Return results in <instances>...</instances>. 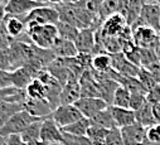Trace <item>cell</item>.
<instances>
[{
  "label": "cell",
  "mask_w": 160,
  "mask_h": 145,
  "mask_svg": "<svg viewBox=\"0 0 160 145\" xmlns=\"http://www.w3.org/2000/svg\"><path fill=\"white\" fill-rule=\"evenodd\" d=\"M110 112L117 128H124L136 122L135 120V111L129 107H118L113 105H108Z\"/></svg>",
  "instance_id": "9a60e30c"
},
{
  "label": "cell",
  "mask_w": 160,
  "mask_h": 145,
  "mask_svg": "<svg viewBox=\"0 0 160 145\" xmlns=\"http://www.w3.org/2000/svg\"><path fill=\"white\" fill-rule=\"evenodd\" d=\"M139 54H140V67H148L149 64L158 61L154 48H141V47H139Z\"/></svg>",
  "instance_id": "836d02e7"
},
{
  "label": "cell",
  "mask_w": 160,
  "mask_h": 145,
  "mask_svg": "<svg viewBox=\"0 0 160 145\" xmlns=\"http://www.w3.org/2000/svg\"><path fill=\"white\" fill-rule=\"evenodd\" d=\"M48 5L39 0H8L4 5V13L9 15H19L24 17L29 12H32L35 8Z\"/></svg>",
  "instance_id": "ba28073f"
},
{
  "label": "cell",
  "mask_w": 160,
  "mask_h": 145,
  "mask_svg": "<svg viewBox=\"0 0 160 145\" xmlns=\"http://www.w3.org/2000/svg\"><path fill=\"white\" fill-rule=\"evenodd\" d=\"M136 77H138V80L140 81V83L144 86V88L146 90V92L156 85V82H155V80H154V77H152V75L150 73V71H149L148 68H145V67H140V68H139V72H138Z\"/></svg>",
  "instance_id": "1f68e13d"
},
{
  "label": "cell",
  "mask_w": 160,
  "mask_h": 145,
  "mask_svg": "<svg viewBox=\"0 0 160 145\" xmlns=\"http://www.w3.org/2000/svg\"><path fill=\"white\" fill-rule=\"evenodd\" d=\"M25 93H27V97H29V98H46L47 97V86L39 78L35 77L25 87Z\"/></svg>",
  "instance_id": "603a6c76"
},
{
  "label": "cell",
  "mask_w": 160,
  "mask_h": 145,
  "mask_svg": "<svg viewBox=\"0 0 160 145\" xmlns=\"http://www.w3.org/2000/svg\"><path fill=\"white\" fill-rule=\"evenodd\" d=\"M62 136H63V145H92L90 139L86 135H72L68 132L62 131Z\"/></svg>",
  "instance_id": "d6a6232c"
},
{
  "label": "cell",
  "mask_w": 160,
  "mask_h": 145,
  "mask_svg": "<svg viewBox=\"0 0 160 145\" xmlns=\"http://www.w3.org/2000/svg\"><path fill=\"white\" fill-rule=\"evenodd\" d=\"M38 120H43L42 118H35L30 115L28 111L22 110L17 114H14L5 124L0 126V135L3 136H9L13 134H20L25 128H28L32 122L38 121Z\"/></svg>",
  "instance_id": "7a4b0ae2"
},
{
  "label": "cell",
  "mask_w": 160,
  "mask_h": 145,
  "mask_svg": "<svg viewBox=\"0 0 160 145\" xmlns=\"http://www.w3.org/2000/svg\"><path fill=\"white\" fill-rule=\"evenodd\" d=\"M91 68L95 72H97V73H106V72H108L110 69H112L111 54H108L106 52L93 54L92 61H91Z\"/></svg>",
  "instance_id": "44dd1931"
},
{
  "label": "cell",
  "mask_w": 160,
  "mask_h": 145,
  "mask_svg": "<svg viewBox=\"0 0 160 145\" xmlns=\"http://www.w3.org/2000/svg\"><path fill=\"white\" fill-rule=\"evenodd\" d=\"M25 145H51V144L47 141H43V140H37V141H32V142H25Z\"/></svg>",
  "instance_id": "7bdbcfd3"
},
{
  "label": "cell",
  "mask_w": 160,
  "mask_h": 145,
  "mask_svg": "<svg viewBox=\"0 0 160 145\" xmlns=\"http://www.w3.org/2000/svg\"><path fill=\"white\" fill-rule=\"evenodd\" d=\"M78 98H81V87L78 80H69L62 86L59 102L61 105H73Z\"/></svg>",
  "instance_id": "2e32d148"
},
{
  "label": "cell",
  "mask_w": 160,
  "mask_h": 145,
  "mask_svg": "<svg viewBox=\"0 0 160 145\" xmlns=\"http://www.w3.org/2000/svg\"><path fill=\"white\" fill-rule=\"evenodd\" d=\"M41 125H42V120H38V121L32 122L28 128H25L19 134L20 139L24 142H32V141L41 140Z\"/></svg>",
  "instance_id": "484cf974"
},
{
  "label": "cell",
  "mask_w": 160,
  "mask_h": 145,
  "mask_svg": "<svg viewBox=\"0 0 160 145\" xmlns=\"http://www.w3.org/2000/svg\"><path fill=\"white\" fill-rule=\"evenodd\" d=\"M10 77H12V85L25 90V87L29 85V82L35 78V73L27 66H22L19 68H15L10 71Z\"/></svg>",
  "instance_id": "e0dca14e"
},
{
  "label": "cell",
  "mask_w": 160,
  "mask_h": 145,
  "mask_svg": "<svg viewBox=\"0 0 160 145\" xmlns=\"http://www.w3.org/2000/svg\"><path fill=\"white\" fill-rule=\"evenodd\" d=\"M25 33L32 43L41 48L51 49L58 38V30L56 24H35L28 23L25 25Z\"/></svg>",
  "instance_id": "6da1fadb"
},
{
  "label": "cell",
  "mask_w": 160,
  "mask_h": 145,
  "mask_svg": "<svg viewBox=\"0 0 160 145\" xmlns=\"http://www.w3.org/2000/svg\"><path fill=\"white\" fill-rule=\"evenodd\" d=\"M90 120V124L92 126H98V128H102V129H107V130H111L113 128H117L113 119H112V115L110 112V108L108 106L105 108V110L97 112L96 115H93L92 118L88 119Z\"/></svg>",
  "instance_id": "ffe728a7"
},
{
  "label": "cell",
  "mask_w": 160,
  "mask_h": 145,
  "mask_svg": "<svg viewBox=\"0 0 160 145\" xmlns=\"http://www.w3.org/2000/svg\"><path fill=\"white\" fill-rule=\"evenodd\" d=\"M56 27H57V30H58V37L59 38H63V39H68V41H72L74 42L77 35H78V32L79 29L68 24V23H64V22H61L58 20L56 23Z\"/></svg>",
  "instance_id": "83f0119b"
},
{
  "label": "cell",
  "mask_w": 160,
  "mask_h": 145,
  "mask_svg": "<svg viewBox=\"0 0 160 145\" xmlns=\"http://www.w3.org/2000/svg\"><path fill=\"white\" fill-rule=\"evenodd\" d=\"M73 105L87 119H90L93 115H96L97 112L105 110V108L108 106V103L101 97H81Z\"/></svg>",
  "instance_id": "52a82bcc"
},
{
  "label": "cell",
  "mask_w": 160,
  "mask_h": 145,
  "mask_svg": "<svg viewBox=\"0 0 160 145\" xmlns=\"http://www.w3.org/2000/svg\"><path fill=\"white\" fill-rule=\"evenodd\" d=\"M107 129H102L98 126H90L87 130L86 136L90 139L92 145H105L106 135H107Z\"/></svg>",
  "instance_id": "f1b7e54d"
},
{
  "label": "cell",
  "mask_w": 160,
  "mask_h": 145,
  "mask_svg": "<svg viewBox=\"0 0 160 145\" xmlns=\"http://www.w3.org/2000/svg\"><path fill=\"white\" fill-rule=\"evenodd\" d=\"M146 140L160 145V124H154L146 128Z\"/></svg>",
  "instance_id": "d590c367"
},
{
  "label": "cell",
  "mask_w": 160,
  "mask_h": 145,
  "mask_svg": "<svg viewBox=\"0 0 160 145\" xmlns=\"http://www.w3.org/2000/svg\"><path fill=\"white\" fill-rule=\"evenodd\" d=\"M105 145H125L118 128H113V129L107 131Z\"/></svg>",
  "instance_id": "e575fe53"
},
{
  "label": "cell",
  "mask_w": 160,
  "mask_h": 145,
  "mask_svg": "<svg viewBox=\"0 0 160 145\" xmlns=\"http://www.w3.org/2000/svg\"><path fill=\"white\" fill-rule=\"evenodd\" d=\"M5 136H3V135H0V145H5Z\"/></svg>",
  "instance_id": "f6af8a7d"
},
{
  "label": "cell",
  "mask_w": 160,
  "mask_h": 145,
  "mask_svg": "<svg viewBox=\"0 0 160 145\" xmlns=\"http://www.w3.org/2000/svg\"><path fill=\"white\" fill-rule=\"evenodd\" d=\"M146 102H149L150 105L160 102V85L159 83H156L152 88H150L146 92Z\"/></svg>",
  "instance_id": "74e56055"
},
{
  "label": "cell",
  "mask_w": 160,
  "mask_h": 145,
  "mask_svg": "<svg viewBox=\"0 0 160 145\" xmlns=\"http://www.w3.org/2000/svg\"><path fill=\"white\" fill-rule=\"evenodd\" d=\"M145 103H146V93H131L129 108L136 111Z\"/></svg>",
  "instance_id": "8d00e7d4"
},
{
  "label": "cell",
  "mask_w": 160,
  "mask_h": 145,
  "mask_svg": "<svg viewBox=\"0 0 160 145\" xmlns=\"http://www.w3.org/2000/svg\"><path fill=\"white\" fill-rule=\"evenodd\" d=\"M135 120H136V122H139L140 125H142L145 128H149V126L156 124L154 120V116H152L151 105L149 102H146L139 110L135 111Z\"/></svg>",
  "instance_id": "cb8c5ba5"
},
{
  "label": "cell",
  "mask_w": 160,
  "mask_h": 145,
  "mask_svg": "<svg viewBox=\"0 0 160 145\" xmlns=\"http://www.w3.org/2000/svg\"><path fill=\"white\" fill-rule=\"evenodd\" d=\"M126 25H128V23H126L125 17L122 14H120V13H115V14L110 15L108 18H106L102 22V25L98 30L102 35H107V37H117V35L125 29Z\"/></svg>",
  "instance_id": "8fae6325"
},
{
  "label": "cell",
  "mask_w": 160,
  "mask_h": 145,
  "mask_svg": "<svg viewBox=\"0 0 160 145\" xmlns=\"http://www.w3.org/2000/svg\"><path fill=\"white\" fill-rule=\"evenodd\" d=\"M158 37H159V42H160V30L158 32Z\"/></svg>",
  "instance_id": "f907efd6"
},
{
  "label": "cell",
  "mask_w": 160,
  "mask_h": 145,
  "mask_svg": "<svg viewBox=\"0 0 160 145\" xmlns=\"http://www.w3.org/2000/svg\"><path fill=\"white\" fill-rule=\"evenodd\" d=\"M51 116L59 128L67 126V125L77 121L78 119L83 118L81 111H79L74 105H59L52 111Z\"/></svg>",
  "instance_id": "8992f818"
},
{
  "label": "cell",
  "mask_w": 160,
  "mask_h": 145,
  "mask_svg": "<svg viewBox=\"0 0 160 145\" xmlns=\"http://www.w3.org/2000/svg\"><path fill=\"white\" fill-rule=\"evenodd\" d=\"M103 0H78L76 3H72L79 8L85 9L86 12L91 13L92 15L95 17H98V13H100V8H101V4H102Z\"/></svg>",
  "instance_id": "4dcf8cb0"
},
{
  "label": "cell",
  "mask_w": 160,
  "mask_h": 145,
  "mask_svg": "<svg viewBox=\"0 0 160 145\" xmlns=\"http://www.w3.org/2000/svg\"><path fill=\"white\" fill-rule=\"evenodd\" d=\"M56 145H63V144H56Z\"/></svg>",
  "instance_id": "f5cc1de1"
},
{
  "label": "cell",
  "mask_w": 160,
  "mask_h": 145,
  "mask_svg": "<svg viewBox=\"0 0 160 145\" xmlns=\"http://www.w3.org/2000/svg\"><path fill=\"white\" fill-rule=\"evenodd\" d=\"M7 2H8V0H0V7H4L7 4Z\"/></svg>",
  "instance_id": "7dc6e473"
},
{
  "label": "cell",
  "mask_w": 160,
  "mask_h": 145,
  "mask_svg": "<svg viewBox=\"0 0 160 145\" xmlns=\"http://www.w3.org/2000/svg\"><path fill=\"white\" fill-rule=\"evenodd\" d=\"M149 3H155V4L160 5V0H149Z\"/></svg>",
  "instance_id": "c3c4849f"
},
{
  "label": "cell",
  "mask_w": 160,
  "mask_h": 145,
  "mask_svg": "<svg viewBox=\"0 0 160 145\" xmlns=\"http://www.w3.org/2000/svg\"><path fill=\"white\" fill-rule=\"evenodd\" d=\"M95 32L92 28H83L79 29L78 35L74 41L76 48L78 53H90L93 54L95 46H96V37H95Z\"/></svg>",
  "instance_id": "5bb4252c"
},
{
  "label": "cell",
  "mask_w": 160,
  "mask_h": 145,
  "mask_svg": "<svg viewBox=\"0 0 160 145\" xmlns=\"http://www.w3.org/2000/svg\"><path fill=\"white\" fill-rule=\"evenodd\" d=\"M23 110V102H0V126Z\"/></svg>",
  "instance_id": "7402d4cb"
},
{
  "label": "cell",
  "mask_w": 160,
  "mask_h": 145,
  "mask_svg": "<svg viewBox=\"0 0 160 145\" xmlns=\"http://www.w3.org/2000/svg\"><path fill=\"white\" fill-rule=\"evenodd\" d=\"M151 110H152V116L156 124H160V102L151 105Z\"/></svg>",
  "instance_id": "60d3db41"
},
{
  "label": "cell",
  "mask_w": 160,
  "mask_h": 145,
  "mask_svg": "<svg viewBox=\"0 0 160 145\" xmlns=\"http://www.w3.org/2000/svg\"><path fill=\"white\" fill-rule=\"evenodd\" d=\"M130 28L132 32V39L135 46L141 48H155L156 44L159 43L158 32L154 30L152 28L144 24L134 25Z\"/></svg>",
  "instance_id": "277c9868"
},
{
  "label": "cell",
  "mask_w": 160,
  "mask_h": 145,
  "mask_svg": "<svg viewBox=\"0 0 160 145\" xmlns=\"http://www.w3.org/2000/svg\"><path fill=\"white\" fill-rule=\"evenodd\" d=\"M39 2H43V3H46V4H48V5L54 7V5L62 4V3L64 2V0H39Z\"/></svg>",
  "instance_id": "b9f144b4"
},
{
  "label": "cell",
  "mask_w": 160,
  "mask_h": 145,
  "mask_svg": "<svg viewBox=\"0 0 160 145\" xmlns=\"http://www.w3.org/2000/svg\"><path fill=\"white\" fill-rule=\"evenodd\" d=\"M51 145H56V144H51Z\"/></svg>",
  "instance_id": "db71d44e"
},
{
  "label": "cell",
  "mask_w": 160,
  "mask_h": 145,
  "mask_svg": "<svg viewBox=\"0 0 160 145\" xmlns=\"http://www.w3.org/2000/svg\"><path fill=\"white\" fill-rule=\"evenodd\" d=\"M145 68H148L149 71H150V73L152 75V77H154V80H155V82L156 83H159L160 85V62H154V63H151V64H149L148 67H145Z\"/></svg>",
  "instance_id": "ab89813d"
},
{
  "label": "cell",
  "mask_w": 160,
  "mask_h": 145,
  "mask_svg": "<svg viewBox=\"0 0 160 145\" xmlns=\"http://www.w3.org/2000/svg\"><path fill=\"white\" fill-rule=\"evenodd\" d=\"M139 145H158V144H152V142H150V141L145 140L144 142H141V144H139Z\"/></svg>",
  "instance_id": "bcb514c9"
},
{
  "label": "cell",
  "mask_w": 160,
  "mask_h": 145,
  "mask_svg": "<svg viewBox=\"0 0 160 145\" xmlns=\"http://www.w3.org/2000/svg\"><path fill=\"white\" fill-rule=\"evenodd\" d=\"M52 52L57 58H73L78 54V51L76 48L74 42L63 39V38H57L54 44L52 46Z\"/></svg>",
  "instance_id": "ac0fdd59"
},
{
  "label": "cell",
  "mask_w": 160,
  "mask_h": 145,
  "mask_svg": "<svg viewBox=\"0 0 160 145\" xmlns=\"http://www.w3.org/2000/svg\"><path fill=\"white\" fill-rule=\"evenodd\" d=\"M111 66L115 72L124 77H136L140 68L132 62H130L122 52L111 54Z\"/></svg>",
  "instance_id": "9c48e42d"
},
{
  "label": "cell",
  "mask_w": 160,
  "mask_h": 145,
  "mask_svg": "<svg viewBox=\"0 0 160 145\" xmlns=\"http://www.w3.org/2000/svg\"><path fill=\"white\" fill-rule=\"evenodd\" d=\"M142 3H149V0H141Z\"/></svg>",
  "instance_id": "816d5d0a"
},
{
  "label": "cell",
  "mask_w": 160,
  "mask_h": 145,
  "mask_svg": "<svg viewBox=\"0 0 160 145\" xmlns=\"http://www.w3.org/2000/svg\"><path fill=\"white\" fill-rule=\"evenodd\" d=\"M4 29L5 33L12 38H19L25 32V23L19 15H4Z\"/></svg>",
  "instance_id": "d6986e66"
},
{
  "label": "cell",
  "mask_w": 160,
  "mask_h": 145,
  "mask_svg": "<svg viewBox=\"0 0 160 145\" xmlns=\"http://www.w3.org/2000/svg\"><path fill=\"white\" fill-rule=\"evenodd\" d=\"M140 24L148 25L154 30L159 32L160 30V5L155 3H144L140 9L138 20L131 27L140 25Z\"/></svg>",
  "instance_id": "5b68a950"
},
{
  "label": "cell",
  "mask_w": 160,
  "mask_h": 145,
  "mask_svg": "<svg viewBox=\"0 0 160 145\" xmlns=\"http://www.w3.org/2000/svg\"><path fill=\"white\" fill-rule=\"evenodd\" d=\"M91 126L90 124V120L87 118H81V119H78L77 121L67 125V126H63L61 128L62 131L64 132H68V134H72V135H86L87 134V130L88 128Z\"/></svg>",
  "instance_id": "d4e9b609"
},
{
  "label": "cell",
  "mask_w": 160,
  "mask_h": 145,
  "mask_svg": "<svg viewBox=\"0 0 160 145\" xmlns=\"http://www.w3.org/2000/svg\"><path fill=\"white\" fill-rule=\"evenodd\" d=\"M41 140L49 144H62L63 136L61 128L54 122L52 116H48L42 120L41 125Z\"/></svg>",
  "instance_id": "4fadbf2b"
},
{
  "label": "cell",
  "mask_w": 160,
  "mask_h": 145,
  "mask_svg": "<svg viewBox=\"0 0 160 145\" xmlns=\"http://www.w3.org/2000/svg\"><path fill=\"white\" fill-rule=\"evenodd\" d=\"M76 2H78V0H64L63 3H76Z\"/></svg>",
  "instance_id": "681fc988"
},
{
  "label": "cell",
  "mask_w": 160,
  "mask_h": 145,
  "mask_svg": "<svg viewBox=\"0 0 160 145\" xmlns=\"http://www.w3.org/2000/svg\"><path fill=\"white\" fill-rule=\"evenodd\" d=\"M23 110L28 111L35 118L46 119L52 115V107L46 98H29L27 97L23 102Z\"/></svg>",
  "instance_id": "7c38bea8"
},
{
  "label": "cell",
  "mask_w": 160,
  "mask_h": 145,
  "mask_svg": "<svg viewBox=\"0 0 160 145\" xmlns=\"http://www.w3.org/2000/svg\"><path fill=\"white\" fill-rule=\"evenodd\" d=\"M12 85V77L10 71H5L0 68V88H4Z\"/></svg>",
  "instance_id": "f35d334b"
},
{
  "label": "cell",
  "mask_w": 160,
  "mask_h": 145,
  "mask_svg": "<svg viewBox=\"0 0 160 145\" xmlns=\"http://www.w3.org/2000/svg\"><path fill=\"white\" fill-rule=\"evenodd\" d=\"M155 49V54H156V58H158V62H160V42L156 44V47L154 48Z\"/></svg>",
  "instance_id": "ee69618b"
},
{
  "label": "cell",
  "mask_w": 160,
  "mask_h": 145,
  "mask_svg": "<svg viewBox=\"0 0 160 145\" xmlns=\"http://www.w3.org/2000/svg\"><path fill=\"white\" fill-rule=\"evenodd\" d=\"M130 97H131L130 91L126 87L118 85L117 88L113 92L111 105L118 106V107H129V105H130Z\"/></svg>",
  "instance_id": "4316f807"
},
{
  "label": "cell",
  "mask_w": 160,
  "mask_h": 145,
  "mask_svg": "<svg viewBox=\"0 0 160 145\" xmlns=\"http://www.w3.org/2000/svg\"><path fill=\"white\" fill-rule=\"evenodd\" d=\"M117 12H118V0H103L100 8L98 18L103 22L106 18H108L110 15Z\"/></svg>",
  "instance_id": "f546056e"
},
{
  "label": "cell",
  "mask_w": 160,
  "mask_h": 145,
  "mask_svg": "<svg viewBox=\"0 0 160 145\" xmlns=\"http://www.w3.org/2000/svg\"><path fill=\"white\" fill-rule=\"evenodd\" d=\"M25 25L28 23H35V24H56L59 20L58 12L52 5H43L33 9L27 15L22 17Z\"/></svg>",
  "instance_id": "3957f363"
},
{
  "label": "cell",
  "mask_w": 160,
  "mask_h": 145,
  "mask_svg": "<svg viewBox=\"0 0 160 145\" xmlns=\"http://www.w3.org/2000/svg\"><path fill=\"white\" fill-rule=\"evenodd\" d=\"M125 145H139L146 140V128L139 122L118 128Z\"/></svg>",
  "instance_id": "30bf717a"
}]
</instances>
